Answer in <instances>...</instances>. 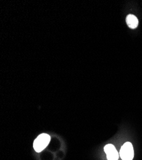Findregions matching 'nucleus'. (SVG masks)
<instances>
[{"label":"nucleus","instance_id":"f257e3e1","mask_svg":"<svg viewBox=\"0 0 142 160\" xmlns=\"http://www.w3.org/2000/svg\"><path fill=\"white\" fill-rule=\"evenodd\" d=\"M50 141V137L45 133H43L35 139L33 143V148L36 152H40L46 148Z\"/></svg>","mask_w":142,"mask_h":160},{"label":"nucleus","instance_id":"f03ea898","mask_svg":"<svg viewBox=\"0 0 142 160\" xmlns=\"http://www.w3.org/2000/svg\"><path fill=\"white\" fill-rule=\"evenodd\" d=\"M120 156L122 160H132L134 156L133 145L130 142L125 143L121 149Z\"/></svg>","mask_w":142,"mask_h":160},{"label":"nucleus","instance_id":"7ed1b4c3","mask_svg":"<svg viewBox=\"0 0 142 160\" xmlns=\"http://www.w3.org/2000/svg\"><path fill=\"white\" fill-rule=\"evenodd\" d=\"M105 152L107 154L108 160H117L119 154L115 147L112 144L107 145L104 148Z\"/></svg>","mask_w":142,"mask_h":160},{"label":"nucleus","instance_id":"20e7f679","mask_svg":"<svg viewBox=\"0 0 142 160\" xmlns=\"http://www.w3.org/2000/svg\"><path fill=\"white\" fill-rule=\"evenodd\" d=\"M126 22L129 27L131 29H135L138 25V20L137 18L133 14H129L127 16Z\"/></svg>","mask_w":142,"mask_h":160}]
</instances>
